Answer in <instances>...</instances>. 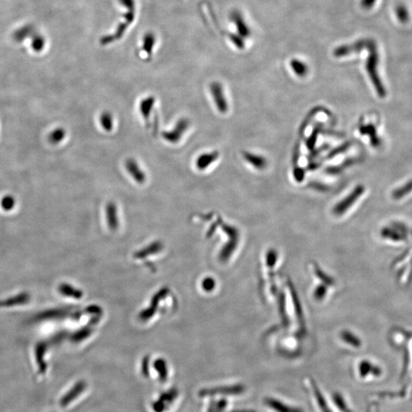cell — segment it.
<instances>
[{
  "instance_id": "1",
  "label": "cell",
  "mask_w": 412,
  "mask_h": 412,
  "mask_svg": "<svg viewBox=\"0 0 412 412\" xmlns=\"http://www.w3.org/2000/svg\"><path fill=\"white\" fill-rule=\"evenodd\" d=\"M366 50L369 52V55L366 62V70L367 74L369 75L378 95L380 97L386 96V90L378 74L380 54H378L376 42L374 39L370 38Z\"/></svg>"
},
{
  "instance_id": "2",
  "label": "cell",
  "mask_w": 412,
  "mask_h": 412,
  "mask_svg": "<svg viewBox=\"0 0 412 412\" xmlns=\"http://www.w3.org/2000/svg\"><path fill=\"white\" fill-rule=\"evenodd\" d=\"M307 390L317 412H333L322 390L312 378H309L308 382Z\"/></svg>"
},
{
  "instance_id": "3",
  "label": "cell",
  "mask_w": 412,
  "mask_h": 412,
  "mask_svg": "<svg viewBox=\"0 0 412 412\" xmlns=\"http://www.w3.org/2000/svg\"><path fill=\"white\" fill-rule=\"evenodd\" d=\"M245 392V387L242 384H235L226 386L213 387L201 390L198 392L200 397H211L216 396H240Z\"/></svg>"
},
{
  "instance_id": "4",
  "label": "cell",
  "mask_w": 412,
  "mask_h": 412,
  "mask_svg": "<svg viewBox=\"0 0 412 412\" xmlns=\"http://www.w3.org/2000/svg\"><path fill=\"white\" fill-rule=\"evenodd\" d=\"M190 126V121L186 118H182L178 120L172 130L162 132V137L169 143H178L188 130Z\"/></svg>"
},
{
  "instance_id": "5",
  "label": "cell",
  "mask_w": 412,
  "mask_h": 412,
  "mask_svg": "<svg viewBox=\"0 0 412 412\" xmlns=\"http://www.w3.org/2000/svg\"><path fill=\"white\" fill-rule=\"evenodd\" d=\"M264 404L272 412H304L301 408L293 406L274 396H268L264 398Z\"/></svg>"
},
{
  "instance_id": "6",
  "label": "cell",
  "mask_w": 412,
  "mask_h": 412,
  "mask_svg": "<svg viewBox=\"0 0 412 412\" xmlns=\"http://www.w3.org/2000/svg\"><path fill=\"white\" fill-rule=\"evenodd\" d=\"M364 192V187L362 186H358L352 192L343 200L338 202L333 210V212L336 216H342L345 212L348 211L352 204L356 202V200L362 195Z\"/></svg>"
},
{
  "instance_id": "7",
  "label": "cell",
  "mask_w": 412,
  "mask_h": 412,
  "mask_svg": "<svg viewBox=\"0 0 412 412\" xmlns=\"http://www.w3.org/2000/svg\"><path fill=\"white\" fill-rule=\"evenodd\" d=\"M370 38H362L350 44H344L339 46L334 50V56L336 58H344L349 56L352 54L359 53L362 52L364 49H366L367 44L369 42Z\"/></svg>"
},
{
  "instance_id": "8",
  "label": "cell",
  "mask_w": 412,
  "mask_h": 412,
  "mask_svg": "<svg viewBox=\"0 0 412 412\" xmlns=\"http://www.w3.org/2000/svg\"><path fill=\"white\" fill-rule=\"evenodd\" d=\"M179 396V392L175 388L164 392L152 404V410L154 412H164L170 407Z\"/></svg>"
},
{
  "instance_id": "9",
  "label": "cell",
  "mask_w": 412,
  "mask_h": 412,
  "mask_svg": "<svg viewBox=\"0 0 412 412\" xmlns=\"http://www.w3.org/2000/svg\"><path fill=\"white\" fill-rule=\"evenodd\" d=\"M210 91H211L213 100L219 112L222 113V114L227 112L228 110V104L227 98L224 96V90H223L222 84L218 82H212L210 86Z\"/></svg>"
},
{
  "instance_id": "10",
  "label": "cell",
  "mask_w": 412,
  "mask_h": 412,
  "mask_svg": "<svg viewBox=\"0 0 412 412\" xmlns=\"http://www.w3.org/2000/svg\"><path fill=\"white\" fill-rule=\"evenodd\" d=\"M126 169L130 174L132 179L139 184H143L146 181V174L140 168L137 161L133 158H129L126 161Z\"/></svg>"
},
{
  "instance_id": "11",
  "label": "cell",
  "mask_w": 412,
  "mask_h": 412,
  "mask_svg": "<svg viewBox=\"0 0 412 412\" xmlns=\"http://www.w3.org/2000/svg\"><path fill=\"white\" fill-rule=\"evenodd\" d=\"M219 154L218 152H208L200 154L196 161V168L200 170H204L207 169L210 165L212 164L214 162L217 160L218 158Z\"/></svg>"
},
{
  "instance_id": "12",
  "label": "cell",
  "mask_w": 412,
  "mask_h": 412,
  "mask_svg": "<svg viewBox=\"0 0 412 412\" xmlns=\"http://www.w3.org/2000/svg\"><path fill=\"white\" fill-rule=\"evenodd\" d=\"M232 21L234 22L235 26L237 27L240 37L248 38L250 34V30L248 27L246 23L245 22L243 16L239 12L235 11L232 14Z\"/></svg>"
},
{
  "instance_id": "13",
  "label": "cell",
  "mask_w": 412,
  "mask_h": 412,
  "mask_svg": "<svg viewBox=\"0 0 412 412\" xmlns=\"http://www.w3.org/2000/svg\"><path fill=\"white\" fill-rule=\"evenodd\" d=\"M155 102H156V98L153 96L145 97L140 102L139 110L145 121H148L152 110L154 107Z\"/></svg>"
},
{
  "instance_id": "14",
  "label": "cell",
  "mask_w": 412,
  "mask_h": 412,
  "mask_svg": "<svg viewBox=\"0 0 412 412\" xmlns=\"http://www.w3.org/2000/svg\"><path fill=\"white\" fill-rule=\"evenodd\" d=\"M85 388L86 384H84V382H78L69 392L66 393V394L64 396V398H62V401H60V404H62V406H66L70 404L72 400H76V398H78V396L82 394Z\"/></svg>"
},
{
  "instance_id": "15",
  "label": "cell",
  "mask_w": 412,
  "mask_h": 412,
  "mask_svg": "<svg viewBox=\"0 0 412 412\" xmlns=\"http://www.w3.org/2000/svg\"><path fill=\"white\" fill-rule=\"evenodd\" d=\"M106 217L108 226L111 228H116L118 224L117 206L114 202H108L106 206Z\"/></svg>"
},
{
  "instance_id": "16",
  "label": "cell",
  "mask_w": 412,
  "mask_h": 412,
  "mask_svg": "<svg viewBox=\"0 0 412 412\" xmlns=\"http://www.w3.org/2000/svg\"><path fill=\"white\" fill-rule=\"evenodd\" d=\"M244 156L248 163L250 164L256 169H264L266 166V159L262 156L252 153H245Z\"/></svg>"
},
{
  "instance_id": "17",
  "label": "cell",
  "mask_w": 412,
  "mask_h": 412,
  "mask_svg": "<svg viewBox=\"0 0 412 412\" xmlns=\"http://www.w3.org/2000/svg\"><path fill=\"white\" fill-rule=\"evenodd\" d=\"M100 124L103 130L106 132H111L114 127V118L110 112H103L100 114Z\"/></svg>"
},
{
  "instance_id": "18",
  "label": "cell",
  "mask_w": 412,
  "mask_h": 412,
  "mask_svg": "<svg viewBox=\"0 0 412 412\" xmlns=\"http://www.w3.org/2000/svg\"><path fill=\"white\" fill-rule=\"evenodd\" d=\"M66 134V130L64 128H56L54 129L49 134V142L53 144H59L64 140Z\"/></svg>"
},
{
  "instance_id": "19",
  "label": "cell",
  "mask_w": 412,
  "mask_h": 412,
  "mask_svg": "<svg viewBox=\"0 0 412 412\" xmlns=\"http://www.w3.org/2000/svg\"><path fill=\"white\" fill-rule=\"evenodd\" d=\"M290 66H291L292 69L294 71L296 74L300 76V78L306 76L308 74V68L306 64H304L302 60H297V59L292 60L290 62Z\"/></svg>"
},
{
  "instance_id": "20",
  "label": "cell",
  "mask_w": 412,
  "mask_h": 412,
  "mask_svg": "<svg viewBox=\"0 0 412 412\" xmlns=\"http://www.w3.org/2000/svg\"><path fill=\"white\" fill-rule=\"evenodd\" d=\"M332 403L334 404L336 410L339 412H350L348 407L343 396L340 393L335 392L332 396Z\"/></svg>"
},
{
  "instance_id": "21",
  "label": "cell",
  "mask_w": 412,
  "mask_h": 412,
  "mask_svg": "<svg viewBox=\"0 0 412 412\" xmlns=\"http://www.w3.org/2000/svg\"><path fill=\"white\" fill-rule=\"evenodd\" d=\"M396 17L402 23H407L410 20V13L404 4H398L394 8Z\"/></svg>"
},
{
  "instance_id": "22",
  "label": "cell",
  "mask_w": 412,
  "mask_h": 412,
  "mask_svg": "<svg viewBox=\"0 0 412 412\" xmlns=\"http://www.w3.org/2000/svg\"><path fill=\"white\" fill-rule=\"evenodd\" d=\"M228 401L220 398L218 401H211L208 404L207 412H224L227 408Z\"/></svg>"
},
{
  "instance_id": "23",
  "label": "cell",
  "mask_w": 412,
  "mask_h": 412,
  "mask_svg": "<svg viewBox=\"0 0 412 412\" xmlns=\"http://www.w3.org/2000/svg\"><path fill=\"white\" fill-rule=\"evenodd\" d=\"M340 336L346 344H349L352 346H358L360 344L359 339L355 335L352 334L351 332L344 330L340 334Z\"/></svg>"
},
{
  "instance_id": "24",
  "label": "cell",
  "mask_w": 412,
  "mask_h": 412,
  "mask_svg": "<svg viewBox=\"0 0 412 412\" xmlns=\"http://www.w3.org/2000/svg\"><path fill=\"white\" fill-rule=\"evenodd\" d=\"M154 42V36L150 33L146 34L144 38V49L149 55L152 54V50H153Z\"/></svg>"
},
{
  "instance_id": "25",
  "label": "cell",
  "mask_w": 412,
  "mask_h": 412,
  "mask_svg": "<svg viewBox=\"0 0 412 412\" xmlns=\"http://www.w3.org/2000/svg\"><path fill=\"white\" fill-rule=\"evenodd\" d=\"M156 369L158 374H160V378L161 381H166V377H168V370H166L164 362H162V361H158L156 364Z\"/></svg>"
},
{
  "instance_id": "26",
  "label": "cell",
  "mask_w": 412,
  "mask_h": 412,
  "mask_svg": "<svg viewBox=\"0 0 412 412\" xmlns=\"http://www.w3.org/2000/svg\"><path fill=\"white\" fill-rule=\"evenodd\" d=\"M326 293H327V288L324 286H319L318 287L316 288V291H314V298H316V300H322V298H324V296H326Z\"/></svg>"
},
{
  "instance_id": "27",
  "label": "cell",
  "mask_w": 412,
  "mask_h": 412,
  "mask_svg": "<svg viewBox=\"0 0 412 412\" xmlns=\"http://www.w3.org/2000/svg\"><path fill=\"white\" fill-rule=\"evenodd\" d=\"M316 274L317 276H318L322 280L324 281L328 285H332L334 284L333 280L328 276L326 275L324 272H323V271L320 270V268H317V266L316 268Z\"/></svg>"
},
{
  "instance_id": "28",
  "label": "cell",
  "mask_w": 412,
  "mask_h": 412,
  "mask_svg": "<svg viewBox=\"0 0 412 412\" xmlns=\"http://www.w3.org/2000/svg\"><path fill=\"white\" fill-rule=\"evenodd\" d=\"M375 128H374V126H362L361 127V128H360V130L362 133L364 134H369V136H370L371 139L372 140H375L376 138V132H375Z\"/></svg>"
},
{
  "instance_id": "29",
  "label": "cell",
  "mask_w": 412,
  "mask_h": 412,
  "mask_svg": "<svg viewBox=\"0 0 412 412\" xmlns=\"http://www.w3.org/2000/svg\"><path fill=\"white\" fill-rule=\"evenodd\" d=\"M277 253L274 250H270L266 254V262H268V266H274L276 262Z\"/></svg>"
},
{
  "instance_id": "30",
  "label": "cell",
  "mask_w": 412,
  "mask_h": 412,
  "mask_svg": "<svg viewBox=\"0 0 412 412\" xmlns=\"http://www.w3.org/2000/svg\"><path fill=\"white\" fill-rule=\"evenodd\" d=\"M14 204V200L13 197L10 196V195H7L6 196L2 198V206L4 208H10V206Z\"/></svg>"
},
{
  "instance_id": "31",
  "label": "cell",
  "mask_w": 412,
  "mask_h": 412,
  "mask_svg": "<svg viewBox=\"0 0 412 412\" xmlns=\"http://www.w3.org/2000/svg\"><path fill=\"white\" fill-rule=\"evenodd\" d=\"M376 0H361L360 5L362 8L370 10L374 6Z\"/></svg>"
},
{
  "instance_id": "32",
  "label": "cell",
  "mask_w": 412,
  "mask_h": 412,
  "mask_svg": "<svg viewBox=\"0 0 412 412\" xmlns=\"http://www.w3.org/2000/svg\"><path fill=\"white\" fill-rule=\"evenodd\" d=\"M120 2L122 5H124L126 8H128V10H134V0H120Z\"/></svg>"
},
{
  "instance_id": "33",
  "label": "cell",
  "mask_w": 412,
  "mask_h": 412,
  "mask_svg": "<svg viewBox=\"0 0 412 412\" xmlns=\"http://www.w3.org/2000/svg\"><path fill=\"white\" fill-rule=\"evenodd\" d=\"M255 412V410H246V409H245V410H233V412Z\"/></svg>"
}]
</instances>
